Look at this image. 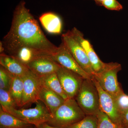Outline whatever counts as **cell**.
<instances>
[{"label": "cell", "instance_id": "cell-1", "mask_svg": "<svg viewBox=\"0 0 128 128\" xmlns=\"http://www.w3.org/2000/svg\"><path fill=\"white\" fill-rule=\"evenodd\" d=\"M2 41L5 51L10 55L23 47L48 56L53 55L58 49L46 38L23 0L15 8L11 26Z\"/></svg>", "mask_w": 128, "mask_h": 128}, {"label": "cell", "instance_id": "cell-2", "mask_svg": "<svg viewBox=\"0 0 128 128\" xmlns=\"http://www.w3.org/2000/svg\"><path fill=\"white\" fill-rule=\"evenodd\" d=\"M48 123L57 128H63L83 119L86 115L75 98L66 99L64 103L52 114Z\"/></svg>", "mask_w": 128, "mask_h": 128}, {"label": "cell", "instance_id": "cell-3", "mask_svg": "<svg viewBox=\"0 0 128 128\" xmlns=\"http://www.w3.org/2000/svg\"><path fill=\"white\" fill-rule=\"evenodd\" d=\"M121 70V65L117 62L105 63L102 70L93 76L102 88L115 99L124 92L117 76Z\"/></svg>", "mask_w": 128, "mask_h": 128}, {"label": "cell", "instance_id": "cell-4", "mask_svg": "<svg viewBox=\"0 0 128 128\" xmlns=\"http://www.w3.org/2000/svg\"><path fill=\"white\" fill-rule=\"evenodd\" d=\"M75 99L86 115H95L100 110L97 89L92 79H84Z\"/></svg>", "mask_w": 128, "mask_h": 128}, {"label": "cell", "instance_id": "cell-5", "mask_svg": "<svg viewBox=\"0 0 128 128\" xmlns=\"http://www.w3.org/2000/svg\"><path fill=\"white\" fill-rule=\"evenodd\" d=\"M36 106L28 109H16L12 107L2 109L28 124L37 126L48 122L51 119L52 115L43 102L40 100L36 102Z\"/></svg>", "mask_w": 128, "mask_h": 128}, {"label": "cell", "instance_id": "cell-6", "mask_svg": "<svg viewBox=\"0 0 128 128\" xmlns=\"http://www.w3.org/2000/svg\"><path fill=\"white\" fill-rule=\"evenodd\" d=\"M62 41L65 44L82 68L92 76L95 74L86 53L80 44L73 38L70 31L62 34Z\"/></svg>", "mask_w": 128, "mask_h": 128}, {"label": "cell", "instance_id": "cell-7", "mask_svg": "<svg viewBox=\"0 0 128 128\" xmlns=\"http://www.w3.org/2000/svg\"><path fill=\"white\" fill-rule=\"evenodd\" d=\"M56 73L62 89L66 96L68 98H75L84 79L61 66Z\"/></svg>", "mask_w": 128, "mask_h": 128}, {"label": "cell", "instance_id": "cell-8", "mask_svg": "<svg viewBox=\"0 0 128 128\" xmlns=\"http://www.w3.org/2000/svg\"><path fill=\"white\" fill-rule=\"evenodd\" d=\"M55 62L64 68L73 72L84 79H92V76L83 70L72 55L65 44L62 42L55 54L51 56Z\"/></svg>", "mask_w": 128, "mask_h": 128}, {"label": "cell", "instance_id": "cell-9", "mask_svg": "<svg viewBox=\"0 0 128 128\" xmlns=\"http://www.w3.org/2000/svg\"><path fill=\"white\" fill-rule=\"evenodd\" d=\"M23 94L22 107L27 106L39 100V93L41 86L40 78L30 71L22 76Z\"/></svg>", "mask_w": 128, "mask_h": 128}, {"label": "cell", "instance_id": "cell-10", "mask_svg": "<svg viewBox=\"0 0 128 128\" xmlns=\"http://www.w3.org/2000/svg\"><path fill=\"white\" fill-rule=\"evenodd\" d=\"M92 80L98 91L100 109L106 114L113 122L119 125L120 112L115 98L102 88L93 76Z\"/></svg>", "mask_w": 128, "mask_h": 128}, {"label": "cell", "instance_id": "cell-11", "mask_svg": "<svg viewBox=\"0 0 128 128\" xmlns=\"http://www.w3.org/2000/svg\"><path fill=\"white\" fill-rule=\"evenodd\" d=\"M27 66L30 71L39 78L56 73L60 66L51 56H47L38 57Z\"/></svg>", "mask_w": 128, "mask_h": 128}, {"label": "cell", "instance_id": "cell-12", "mask_svg": "<svg viewBox=\"0 0 128 128\" xmlns=\"http://www.w3.org/2000/svg\"><path fill=\"white\" fill-rule=\"evenodd\" d=\"M70 31L73 38L80 44L86 53L95 74L99 72L103 68L105 63L101 60L94 50L93 46L88 40L85 38L81 32L76 28H73Z\"/></svg>", "mask_w": 128, "mask_h": 128}, {"label": "cell", "instance_id": "cell-13", "mask_svg": "<svg viewBox=\"0 0 128 128\" xmlns=\"http://www.w3.org/2000/svg\"><path fill=\"white\" fill-rule=\"evenodd\" d=\"M0 64L14 76L22 77L30 71L26 65L16 57L3 53L0 55Z\"/></svg>", "mask_w": 128, "mask_h": 128}, {"label": "cell", "instance_id": "cell-14", "mask_svg": "<svg viewBox=\"0 0 128 128\" xmlns=\"http://www.w3.org/2000/svg\"><path fill=\"white\" fill-rule=\"evenodd\" d=\"M38 97L39 100L44 104L51 114L54 113L65 100L61 96L42 84Z\"/></svg>", "mask_w": 128, "mask_h": 128}, {"label": "cell", "instance_id": "cell-15", "mask_svg": "<svg viewBox=\"0 0 128 128\" xmlns=\"http://www.w3.org/2000/svg\"><path fill=\"white\" fill-rule=\"evenodd\" d=\"M39 20L46 31L51 34L61 33L62 23L61 18L57 14L52 12L44 13L40 17Z\"/></svg>", "mask_w": 128, "mask_h": 128}, {"label": "cell", "instance_id": "cell-16", "mask_svg": "<svg viewBox=\"0 0 128 128\" xmlns=\"http://www.w3.org/2000/svg\"><path fill=\"white\" fill-rule=\"evenodd\" d=\"M34 125L25 122L0 107V128H34Z\"/></svg>", "mask_w": 128, "mask_h": 128}, {"label": "cell", "instance_id": "cell-17", "mask_svg": "<svg viewBox=\"0 0 128 128\" xmlns=\"http://www.w3.org/2000/svg\"><path fill=\"white\" fill-rule=\"evenodd\" d=\"M9 92L14 100L16 106L22 107L23 81L22 76L12 75Z\"/></svg>", "mask_w": 128, "mask_h": 128}, {"label": "cell", "instance_id": "cell-18", "mask_svg": "<svg viewBox=\"0 0 128 128\" xmlns=\"http://www.w3.org/2000/svg\"><path fill=\"white\" fill-rule=\"evenodd\" d=\"M39 78L42 86L56 92L65 100L68 98L62 89L56 73H52Z\"/></svg>", "mask_w": 128, "mask_h": 128}, {"label": "cell", "instance_id": "cell-19", "mask_svg": "<svg viewBox=\"0 0 128 128\" xmlns=\"http://www.w3.org/2000/svg\"><path fill=\"white\" fill-rule=\"evenodd\" d=\"M10 56L16 57L22 63L27 65L36 58L44 55L33 49L23 47L16 50Z\"/></svg>", "mask_w": 128, "mask_h": 128}, {"label": "cell", "instance_id": "cell-20", "mask_svg": "<svg viewBox=\"0 0 128 128\" xmlns=\"http://www.w3.org/2000/svg\"><path fill=\"white\" fill-rule=\"evenodd\" d=\"M63 128H98V119L95 115H86L80 121Z\"/></svg>", "mask_w": 128, "mask_h": 128}, {"label": "cell", "instance_id": "cell-21", "mask_svg": "<svg viewBox=\"0 0 128 128\" xmlns=\"http://www.w3.org/2000/svg\"><path fill=\"white\" fill-rule=\"evenodd\" d=\"M98 128H119V125L112 121L109 117L100 109L96 115Z\"/></svg>", "mask_w": 128, "mask_h": 128}, {"label": "cell", "instance_id": "cell-22", "mask_svg": "<svg viewBox=\"0 0 128 128\" xmlns=\"http://www.w3.org/2000/svg\"><path fill=\"white\" fill-rule=\"evenodd\" d=\"M0 104L2 109L16 107L9 91L4 89H0Z\"/></svg>", "mask_w": 128, "mask_h": 128}, {"label": "cell", "instance_id": "cell-23", "mask_svg": "<svg viewBox=\"0 0 128 128\" xmlns=\"http://www.w3.org/2000/svg\"><path fill=\"white\" fill-rule=\"evenodd\" d=\"M12 75L3 66H0V89L9 91L11 83Z\"/></svg>", "mask_w": 128, "mask_h": 128}, {"label": "cell", "instance_id": "cell-24", "mask_svg": "<svg viewBox=\"0 0 128 128\" xmlns=\"http://www.w3.org/2000/svg\"><path fill=\"white\" fill-rule=\"evenodd\" d=\"M120 112L128 109V96L124 92L121 94L115 99Z\"/></svg>", "mask_w": 128, "mask_h": 128}, {"label": "cell", "instance_id": "cell-25", "mask_svg": "<svg viewBox=\"0 0 128 128\" xmlns=\"http://www.w3.org/2000/svg\"><path fill=\"white\" fill-rule=\"evenodd\" d=\"M102 6L112 10L120 11L123 9L122 6L117 0H105Z\"/></svg>", "mask_w": 128, "mask_h": 128}, {"label": "cell", "instance_id": "cell-26", "mask_svg": "<svg viewBox=\"0 0 128 128\" xmlns=\"http://www.w3.org/2000/svg\"><path fill=\"white\" fill-rule=\"evenodd\" d=\"M119 125L124 128H128V109L120 112Z\"/></svg>", "mask_w": 128, "mask_h": 128}, {"label": "cell", "instance_id": "cell-27", "mask_svg": "<svg viewBox=\"0 0 128 128\" xmlns=\"http://www.w3.org/2000/svg\"><path fill=\"white\" fill-rule=\"evenodd\" d=\"M34 128H57L50 125L47 122L41 124L37 126H34Z\"/></svg>", "mask_w": 128, "mask_h": 128}, {"label": "cell", "instance_id": "cell-28", "mask_svg": "<svg viewBox=\"0 0 128 128\" xmlns=\"http://www.w3.org/2000/svg\"><path fill=\"white\" fill-rule=\"evenodd\" d=\"M4 51V46H3L2 41H0V54H2Z\"/></svg>", "mask_w": 128, "mask_h": 128}, {"label": "cell", "instance_id": "cell-29", "mask_svg": "<svg viewBox=\"0 0 128 128\" xmlns=\"http://www.w3.org/2000/svg\"><path fill=\"white\" fill-rule=\"evenodd\" d=\"M105 0H95V2L97 4L98 6H102V3Z\"/></svg>", "mask_w": 128, "mask_h": 128}, {"label": "cell", "instance_id": "cell-30", "mask_svg": "<svg viewBox=\"0 0 128 128\" xmlns=\"http://www.w3.org/2000/svg\"><path fill=\"white\" fill-rule=\"evenodd\" d=\"M119 128H123V127H122V126H120V125H119Z\"/></svg>", "mask_w": 128, "mask_h": 128}, {"label": "cell", "instance_id": "cell-31", "mask_svg": "<svg viewBox=\"0 0 128 128\" xmlns=\"http://www.w3.org/2000/svg\"><path fill=\"white\" fill-rule=\"evenodd\" d=\"M94 0L95 1V0Z\"/></svg>", "mask_w": 128, "mask_h": 128}]
</instances>
